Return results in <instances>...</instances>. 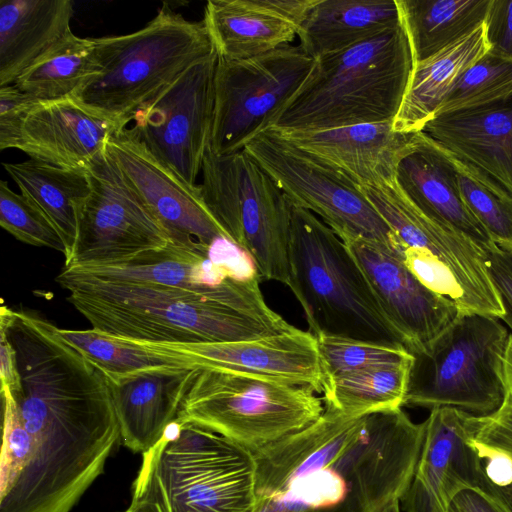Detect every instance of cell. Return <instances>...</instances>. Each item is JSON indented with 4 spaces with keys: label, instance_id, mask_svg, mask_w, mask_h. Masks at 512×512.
<instances>
[{
    "label": "cell",
    "instance_id": "cell-1",
    "mask_svg": "<svg viewBox=\"0 0 512 512\" xmlns=\"http://www.w3.org/2000/svg\"><path fill=\"white\" fill-rule=\"evenodd\" d=\"M260 278L215 294L162 285L106 281L65 269L56 282L92 328L132 343H217L298 328L264 300Z\"/></svg>",
    "mask_w": 512,
    "mask_h": 512
},
{
    "label": "cell",
    "instance_id": "cell-2",
    "mask_svg": "<svg viewBox=\"0 0 512 512\" xmlns=\"http://www.w3.org/2000/svg\"><path fill=\"white\" fill-rule=\"evenodd\" d=\"M413 66L400 22L315 59L306 80L272 117L268 128L310 131L393 122Z\"/></svg>",
    "mask_w": 512,
    "mask_h": 512
},
{
    "label": "cell",
    "instance_id": "cell-3",
    "mask_svg": "<svg viewBox=\"0 0 512 512\" xmlns=\"http://www.w3.org/2000/svg\"><path fill=\"white\" fill-rule=\"evenodd\" d=\"M93 43L100 73L72 98L119 130L189 68L216 52L202 20H187L167 4L143 28L93 38Z\"/></svg>",
    "mask_w": 512,
    "mask_h": 512
},
{
    "label": "cell",
    "instance_id": "cell-4",
    "mask_svg": "<svg viewBox=\"0 0 512 512\" xmlns=\"http://www.w3.org/2000/svg\"><path fill=\"white\" fill-rule=\"evenodd\" d=\"M291 205L287 286L309 332L406 349L343 241L316 215Z\"/></svg>",
    "mask_w": 512,
    "mask_h": 512
},
{
    "label": "cell",
    "instance_id": "cell-5",
    "mask_svg": "<svg viewBox=\"0 0 512 512\" xmlns=\"http://www.w3.org/2000/svg\"><path fill=\"white\" fill-rule=\"evenodd\" d=\"M131 495L147 498L160 512H251L253 454L216 432L176 420L142 454Z\"/></svg>",
    "mask_w": 512,
    "mask_h": 512
},
{
    "label": "cell",
    "instance_id": "cell-6",
    "mask_svg": "<svg viewBox=\"0 0 512 512\" xmlns=\"http://www.w3.org/2000/svg\"><path fill=\"white\" fill-rule=\"evenodd\" d=\"M509 335L498 318L459 313L424 351L412 354L403 406L455 408L476 417L497 412L505 398Z\"/></svg>",
    "mask_w": 512,
    "mask_h": 512
},
{
    "label": "cell",
    "instance_id": "cell-7",
    "mask_svg": "<svg viewBox=\"0 0 512 512\" xmlns=\"http://www.w3.org/2000/svg\"><path fill=\"white\" fill-rule=\"evenodd\" d=\"M363 191L393 232L398 256L422 284L453 301L461 313L501 319L504 308L482 247L424 214L396 181Z\"/></svg>",
    "mask_w": 512,
    "mask_h": 512
},
{
    "label": "cell",
    "instance_id": "cell-8",
    "mask_svg": "<svg viewBox=\"0 0 512 512\" xmlns=\"http://www.w3.org/2000/svg\"><path fill=\"white\" fill-rule=\"evenodd\" d=\"M202 200L227 240L253 261L261 281H289L292 205L274 180L245 151L208 148L201 168Z\"/></svg>",
    "mask_w": 512,
    "mask_h": 512
},
{
    "label": "cell",
    "instance_id": "cell-9",
    "mask_svg": "<svg viewBox=\"0 0 512 512\" xmlns=\"http://www.w3.org/2000/svg\"><path fill=\"white\" fill-rule=\"evenodd\" d=\"M324 409L311 389L199 366L177 420L255 452L311 425Z\"/></svg>",
    "mask_w": 512,
    "mask_h": 512
},
{
    "label": "cell",
    "instance_id": "cell-10",
    "mask_svg": "<svg viewBox=\"0 0 512 512\" xmlns=\"http://www.w3.org/2000/svg\"><path fill=\"white\" fill-rule=\"evenodd\" d=\"M243 150L274 180L291 204L316 215L342 241L364 238L397 254L393 232L363 189L345 174L270 129L257 134Z\"/></svg>",
    "mask_w": 512,
    "mask_h": 512
},
{
    "label": "cell",
    "instance_id": "cell-11",
    "mask_svg": "<svg viewBox=\"0 0 512 512\" xmlns=\"http://www.w3.org/2000/svg\"><path fill=\"white\" fill-rule=\"evenodd\" d=\"M314 64L300 45L292 44L246 59L218 57L210 150L216 154L243 150L268 128Z\"/></svg>",
    "mask_w": 512,
    "mask_h": 512
},
{
    "label": "cell",
    "instance_id": "cell-12",
    "mask_svg": "<svg viewBox=\"0 0 512 512\" xmlns=\"http://www.w3.org/2000/svg\"><path fill=\"white\" fill-rule=\"evenodd\" d=\"M86 171L91 190L80 208L76 241L64 267L119 263L170 243L106 150Z\"/></svg>",
    "mask_w": 512,
    "mask_h": 512
},
{
    "label": "cell",
    "instance_id": "cell-13",
    "mask_svg": "<svg viewBox=\"0 0 512 512\" xmlns=\"http://www.w3.org/2000/svg\"><path fill=\"white\" fill-rule=\"evenodd\" d=\"M215 52L140 108L130 128L149 152L196 185L210 146L214 116Z\"/></svg>",
    "mask_w": 512,
    "mask_h": 512
},
{
    "label": "cell",
    "instance_id": "cell-14",
    "mask_svg": "<svg viewBox=\"0 0 512 512\" xmlns=\"http://www.w3.org/2000/svg\"><path fill=\"white\" fill-rule=\"evenodd\" d=\"M105 150L163 227L170 243L209 255L217 241L227 239L207 210L200 186L189 185L153 156L130 128L115 131Z\"/></svg>",
    "mask_w": 512,
    "mask_h": 512
},
{
    "label": "cell",
    "instance_id": "cell-15",
    "mask_svg": "<svg viewBox=\"0 0 512 512\" xmlns=\"http://www.w3.org/2000/svg\"><path fill=\"white\" fill-rule=\"evenodd\" d=\"M343 243L411 354L424 351L459 315L453 301L422 284L389 247L364 238Z\"/></svg>",
    "mask_w": 512,
    "mask_h": 512
},
{
    "label": "cell",
    "instance_id": "cell-16",
    "mask_svg": "<svg viewBox=\"0 0 512 512\" xmlns=\"http://www.w3.org/2000/svg\"><path fill=\"white\" fill-rule=\"evenodd\" d=\"M480 417L455 408L430 410L412 482L401 499L406 512H447L451 499L487 477L473 442Z\"/></svg>",
    "mask_w": 512,
    "mask_h": 512
},
{
    "label": "cell",
    "instance_id": "cell-17",
    "mask_svg": "<svg viewBox=\"0 0 512 512\" xmlns=\"http://www.w3.org/2000/svg\"><path fill=\"white\" fill-rule=\"evenodd\" d=\"M66 271L106 281L143 283L215 294L259 277L251 258L227 239L209 255L169 243L119 263L64 267Z\"/></svg>",
    "mask_w": 512,
    "mask_h": 512
},
{
    "label": "cell",
    "instance_id": "cell-18",
    "mask_svg": "<svg viewBox=\"0 0 512 512\" xmlns=\"http://www.w3.org/2000/svg\"><path fill=\"white\" fill-rule=\"evenodd\" d=\"M177 354L200 367L323 390V372L316 337L297 329L257 339L217 343H136Z\"/></svg>",
    "mask_w": 512,
    "mask_h": 512
},
{
    "label": "cell",
    "instance_id": "cell-19",
    "mask_svg": "<svg viewBox=\"0 0 512 512\" xmlns=\"http://www.w3.org/2000/svg\"><path fill=\"white\" fill-rule=\"evenodd\" d=\"M425 427L402 408L368 415L364 441L342 463L354 470L360 512H380L401 501L414 477Z\"/></svg>",
    "mask_w": 512,
    "mask_h": 512
},
{
    "label": "cell",
    "instance_id": "cell-20",
    "mask_svg": "<svg viewBox=\"0 0 512 512\" xmlns=\"http://www.w3.org/2000/svg\"><path fill=\"white\" fill-rule=\"evenodd\" d=\"M306 428L252 452L256 500L282 492L294 480L341 462L364 441L368 415L346 416L324 406Z\"/></svg>",
    "mask_w": 512,
    "mask_h": 512
},
{
    "label": "cell",
    "instance_id": "cell-21",
    "mask_svg": "<svg viewBox=\"0 0 512 512\" xmlns=\"http://www.w3.org/2000/svg\"><path fill=\"white\" fill-rule=\"evenodd\" d=\"M422 131L487 187L512 200V95L438 115Z\"/></svg>",
    "mask_w": 512,
    "mask_h": 512
},
{
    "label": "cell",
    "instance_id": "cell-22",
    "mask_svg": "<svg viewBox=\"0 0 512 512\" xmlns=\"http://www.w3.org/2000/svg\"><path fill=\"white\" fill-rule=\"evenodd\" d=\"M267 129L336 168L362 189L395 182L397 165L414 135L396 131L393 122L310 131Z\"/></svg>",
    "mask_w": 512,
    "mask_h": 512
},
{
    "label": "cell",
    "instance_id": "cell-23",
    "mask_svg": "<svg viewBox=\"0 0 512 512\" xmlns=\"http://www.w3.org/2000/svg\"><path fill=\"white\" fill-rule=\"evenodd\" d=\"M316 0H210L202 21L218 57H256L291 44Z\"/></svg>",
    "mask_w": 512,
    "mask_h": 512
},
{
    "label": "cell",
    "instance_id": "cell-24",
    "mask_svg": "<svg viewBox=\"0 0 512 512\" xmlns=\"http://www.w3.org/2000/svg\"><path fill=\"white\" fill-rule=\"evenodd\" d=\"M117 130L74 98L39 102L24 118L14 149L53 166L85 169Z\"/></svg>",
    "mask_w": 512,
    "mask_h": 512
},
{
    "label": "cell",
    "instance_id": "cell-25",
    "mask_svg": "<svg viewBox=\"0 0 512 512\" xmlns=\"http://www.w3.org/2000/svg\"><path fill=\"white\" fill-rule=\"evenodd\" d=\"M198 365L164 366L108 380L121 442L144 454L178 419Z\"/></svg>",
    "mask_w": 512,
    "mask_h": 512
},
{
    "label": "cell",
    "instance_id": "cell-26",
    "mask_svg": "<svg viewBox=\"0 0 512 512\" xmlns=\"http://www.w3.org/2000/svg\"><path fill=\"white\" fill-rule=\"evenodd\" d=\"M395 181L428 217L464 234L485 251L495 246L465 203L448 153L425 132H416L400 159Z\"/></svg>",
    "mask_w": 512,
    "mask_h": 512
},
{
    "label": "cell",
    "instance_id": "cell-27",
    "mask_svg": "<svg viewBox=\"0 0 512 512\" xmlns=\"http://www.w3.org/2000/svg\"><path fill=\"white\" fill-rule=\"evenodd\" d=\"M71 0H1L0 87L13 85L72 32Z\"/></svg>",
    "mask_w": 512,
    "mask_h": 512
},
{
    "label": "cell",
    "instance_id": "cell-28",
    "mask_svg": "<svg viewBox=\"0 0 512 512\" xmlns=\"http://www.w3.org/2000/svg\"><path fill=\"white\" fill-rule=\"evenodd\" d=\"M489 49L483 24L432 57L414 64L393 128L403 133L422 131L435 117L456 79Z\"/></svg>",
    "mask_w": 512,
    "mask_h": 512
},
{
    "label": "cell",
    "instance_id": "cell-29",
    "mask_svg": "<svg viewBox=\"0 0 512 512\" xmlns=\"http://www.w3.org/2000/svg\"><path fill=\"white\" fill-rule=\"evenodd\" d=\"M398 24L396 0H316L297 37L300 47L317 59Z\"/></svg>",
    "mask_w": 512,
    "mask_h": 512
},
{
    "label": "cell",
    "instance_id": "cell-30",
    "mask_svg": "<svg viewBox=\"0 0 512 512\" xmlns=\"http://www.w3.org/2000/svg\"><path fill=\"white\" fill-rule=\"evenodd\" d=\"M2 165L20 192L34 201L60 232L68 249L66 264L76 241L80 208L91 190L86 168H61L32 159Z\"/></svg>",
    "mask_w": 512,
    "mask_h": 512
},
{
    "label": "cell",
    "instance_id": "cell-31",
    "mask_svg": "<svg viewBox=\"0 0 512 512\" xmlns=\"http://www.w3.org/2000/svg\"><path fill=\"white\" fill-rule=\"evenodd\" d=\"M491 0H396L414 64L484 24Z\"/></svg>",
    "mask_w": 512,
    "mask_h": 512
},
{
    "label": "cell",
    "instance_id": "cell-32",
    "mask_svg": "<svg viewBox=\"0 0 512 512\" xmlns=\"http://www.w3.org/2000/svg\"><path fill=\"white\" fill-rule=\"evenodd\" d=\"M412 362L372 366L328 378L323 383L324 406L350 417L402 408Z\"/></svg>",
    "mask_w": 512,
    "mask_h": 512
},
{
    "label": "cell",
    "instance_id": "cell-33",
    "mask_svg": "<svg viewBox=\"0 0 512 512\" xmlns=\"http://www.w3.org/2000/svg\"><path fill=\"white\" fill-rule=\"evenodd\" d=\"M99 73L93 38L71 33L30 66L14 85L38 101H56L72 98Z\"/></svg>",
    "mask_w": 512,
    "mask_h": 512
},
{
    "label": "cell",
    "instance_id": "cell-34",
    "mask_svg": "<svg viewBox=\"0 0 512 512\" xmlns=\"http://www.w3.org/2000/svg\"><path fill=\"white\" fill-rule=\"evenodd\" d=\"M63 337L80 350L108 380L164 366L196 365L186 357L151 350L122 339L107 336L93 328L61 329Z\"/></svg>",
    "mask_w": 512,
    "mask_h": 512
},
{
    "label": "cell",
    "instance_id": "cell-35",
    "mask_svg": "<svg viewBox=\"0 0 512 512\" xmlns=\"http://www.w3.org/2000/svg\"><path fill=\"white\" fill-rule=\"evenodd\" d=\"M512 95V61L487 52L455 81L435 117L468 110Z\"/></svg>",
    "mask_w": 512,
    "mask_h": 512
},
{
    "label": "cell",
    "instance_id": "cell-36",
    "mask_svg": "<svg viewBox=\"0 0 512 512\" xmlns=\"http://www.w3.org/2000/svg\"><path fill=\"white\" fill-rule=\"evenodd\" d=\"M347 481L337 468H325L294 480L281 493L258 499L251 512H310L341 503Z\"/></svg>",
    "mask_w": 512,
    "mask_h": 512
},
{
    "label": "cell",
    "instance_id": "cell-37",
    "mask_svg": "<svg viewBox=\"0 0 512 512\" xmlns=\"http://www.w3.org/2000/svg\"><path fill=\"white\" fill-rule=\"evenodd\" d=\"M315 337L318 343L323 383L326 379L343 373L413 360V355L402 346L324 334Z\"/></svg>",
    "mask_w": 512,
    "mask_h": 512
},
{
    "label": "cell",
    "instance_id": "cell-38",
    "mask_svg": "<svg viewBox=\"0 0 512 512\" xmlns=\"http://www.w3.org/2000/svg\"><path fill=\"white\" fill-rule=\"evenodd\" d=\"M0 225L23 243L51 248L68 258L67 246L46 213L26 195L14 192L5 180L0 182Z\"/></svg>",
    "mask_w": 512,
    "mask_h": 512
},
{
    "label": "cell",
    "instance_id": "cell-39",
    "mask_svg": "<svg viewBox=\"0 0 512 512\" xmlns=\"http://www.w3.org/2000/svg\"><path fill=\"white\" fill-rule=\"evenodd\" d=\"M448 155L457 171L461 195L471 212L495 245L512 249V200L494 192L461 162Z\"/></svg>",
    "mask_w": 512,
    "mask_h": 512
},
{
    "label": "cell",
    "instance_id": "cell-40",
    "mask_svg": "<svg viewBox=\"0 0 512 512\" xmlns=\"http://www.w3.org/2000/svg\"><path fill=\"white\" fill-rule=\"evenodd\" d=\"M41 101L14 84L0 87V150L14 148L24 118Z\"/></svg>",
    "mask_w": 512,
    "mask_h": 512
},
{
    "label": "cell",
    "instance_id": "cell-41",
    "mask_svg": "<svg viewBox=\"0 0 512 512\" xmlns=\"http://www.w3.org/2000/svg\"><path fill=\"white\" fill-rule=\"evenodd\" d=\"M473 442L477 447L512 458V405L503 404L494 414L480 417Z\"/></svg>",
    "mask_w": 512,
    "mask_h": 512
},
{
    "label": "cell",
    "instance_id": "cell-42",
    "mask_svg": "<svg viewBox=\"0 0 512 512\" xmlns=\"http://www.w3.org/2000/svg\"><path fill=\"white\" fill-rule=\"evenodd\" d=\"M484 27L489 52L512 61V0H491Z\"/></svg>",
    "mask_w": 512,
    "mask_h": 512
},
{
    "label": "cell",
    "instance_id": "cell-43",
    "mask_svg": "<svg viewBox=\"0 0 512 512\" xmlns=\"http://www.w3.org/2000/svg\"><path fill=\"white\" fill-rule=\"evenodd\" d=\"M486 264L504 308L500 320L512 331V249L495 245L486 250Z\"/></svg>",
    "mask_w": 512,
    "mask_h": 512
},
{
    "label": "cell",
    "instance_id": "cell-44",
    "mask_svg": "<svg viewBox=\"0 0 512 512\" xmlns=\"http://www.w3.org/2000/svg\"><path fill=\"white\" fill-rule=\"evenodd\" d=\"M447 512H509L490 491L487 481L483 487L460 490L451 499Z\"/></svg>",
    "mask_w": 512,
    "mask_h": 512
},
{
    "label": "cell",
    "instance_id": "cell-45",
    "mask_svg": "<svg viewBox=\"0 0 512 512\" xmlns=\"http://www.w3.org/2000/svg\"><path fill=\"white\" fill-rule=\"evenodd\" d=\"M476 446V445H475ZM483 461L485 475L496 486L512 484V458L502 452L477 447Z\"/></svg>",
    "mask_w": 512,
    "mask_h": 512
},
{
    "label": "cell",
    "instance_id": "cell-46",
    "mask_svg": "<svg viewBox=\"0 0 512 512\" xmlns=\"http://www.w3.org/2000/svg\"><path fill=\"white\" fill-rule=\"evenodd\" d=\"M0 380L1 387L9 390H15L19 386L15 350L2 330H0Z\"/></svg>",
    "mask_w": 512,
    "mask_h": 512
},
{
    "label": "cell",
    "instance_id": "cell-47",
    "mask_svg": "<svg viewBox=\"0 0 512 512\" xmlns=\"http://www.w3.org/2000/svg\"><path fill=\"white\" fill-rule=\"evenodd\" d=\"M505 398L503 404L512 405V333L509 335L503 362Z\"/></svg>",
    "mask_w": 512,
    "mask_h": 512
},
{
    "label": "cell",
    "instance_id": "cell-48",
    "mask_svg": "<svg viewBox=\"0 0 512 512\" xmlns=\"http://www.w3.org/2000/svg\"><path fill=\"white\" fill-rule=\"evenodd\" d=\"M490 491L499 499L509 512H512V484L507 486H496L488 481Z\"/></svg>",
    "mask_w": 512,
    "mask_h": 512
},
{
    "label": "cell",
    "instance_id": "cell-49",
    "mask_svg": "<svg viewBox=\"0 0 512 512\" xmlns=\"http://www.w3.org/2000/svg\"><path fill=\"white\" fill-rule=\"evenodd\" d=\"M131 502L123 512H160L155 504L145 497L131 495Z\"/></svg>",
    "mask_w": 512,
    "mask_h": 512
},
{
    "label": "cell",
    "instance_id": "cell-50",
    "mask_svg": "<svg viewBox=\"0 0 512 512\" xmlns=\"http://www.w3.org/2000/svg\"><path fill=\"white\" fill-rule=\"evenodd\" d=\"M380 512H401L400 501H393L384 507Z\"/></svg>",
    "mask_w": 512,
    "mask_h": 512
}]
</instances>
